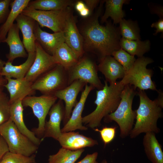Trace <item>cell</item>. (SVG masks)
I'll return each instance as SVG.
<instances>
[{
	"label": "cell",
	"instance_id": "1",
	"mask_svg": "<svg viewBox=\"0 0 163 163\" xmlns=\"http://www.w3.org/2000/svg\"><path fill=\"white\" fill-rule=\"evenodd\" d=\"M104 1H101L94 13L80 21L77 27L83 41L85 52H91L100 58L111 56L112 53L121 48V39L119 27L114 25L110 21L106 25H100L98 18L101 15Z\"/></svg>",
	"mask_w": 163,
	"mask_h": 163
},
{
	"label": "cell",
	"instance_id": "2",
	"mask_svg": "<svg viewBox=\"0 0 163 163\" xmlns=\"http://www.w3.org/2000/svg\"><path fill=\"white\" fill-rule=\"evenodd\" d=\"M104 82L103 88L96 92L94 102L96 105L95 109L82 118V123L92 129L100 126L102 120L116 110L120 103L121 92L125 86L120 81L109 85L107 82L104 81Z\"/></svg>",
	"mask_w": 163,
	"mask_h": 163
},
{
	"label": "cell",
	"instance_id": "3",
	"mask_svg": "<svg viewBox=\"0 0 163 163\" xmlns=\"http://www.w3.org/2000/svg\"><path fill=\"white\" fill-rule=\"evenodd\" d=\"M138 90L139 104L138 108L135 110L136 122L129 135L131 139L136 138L142 133H159L160 129L157 123L158 120L162 116V108L156 99L152 100L144 91Z\"/></svg>",
	"mask_w": 163,
	"mask_h": 163
},
{
	"label": "cell",
	"instance_id": "4",
	"mask_svg": "<svg viewBox=\"0 0 163 163\" xmlns=\"http://www.w3.org/2000/svg\"><path fill=\"white\" fill-rule=\"evenodd\" d=\"M136 93V88L133 86L126 85L122 91L121 100L117 108L104 118L105 123L114 121L117 124L120 129V136L122 138L129 136L133 128L136 113L135 110H133L132 105Z\"/></svg>",
	"mask_w": 163,
	"mask_h": 163
},
{
	"label": "cell",
	"instance_id": "5",
	"mask_svg": "<svg viewBox=\"0 0 163 163\" xmlns=\"http://www.w3.org/2000/svg\"><path fill=\"white\" fill-rule=\"evenodd\" d=\"M0 134L11 152L29 157L38 150V146L21 133L10 119L0 126Z\"/></svg>",
	"mask_w": 163,
	"mask_h": 163
},
{
	"label": "cell",
	"instance_id": "6",
	"mask_svg": "<svg viewBox=\"0 0 163 163\" xmlns=\"http://www.w3.org/2000/svg\"><path fill=\"white\" fill-rule=\"evenodd\" d=\"M153 62L149 57L138 58L121 82L125 85L129 84L140 90L150 89L157 91L155 84L151 79L153 71L146 68L148 65Z\"/></svg>",
	"mask_w": 163,
	"mask_h": 163
},
{
	"label": "cell",
	"instance_id": "7",
	"mask_svg": "<svg viewBox=\"0 0 163 163\" xmlns=\"http://www.w3.org/2000/svg\"><path fill=\"white\" fill-rule=\"evenodd\" d=\"M68 86L67 71L59 64L36 79L33 83L32 88L43 94L54 95L57 91Z\"/></svg>",
	"mask_w": 163,
	"mask_h": 163
},
{
	"label": "cell",
	"instance_id": "8",
	"mask_svg": "<svg viewBox=\"0 0 163 163\" xmlns=\"http://www.w3.org/2000/svg\"><path fill=\"white\" fill-rule=\"evenodd\" d=\"M72 7L57 10L41 11L27 7L21 13L33 19L40 27H47L54 33L63 31L68 13Z\"/></svg>",
	"mask_w": 163,
	"mask_h": 163
},
{
	"label": "cell",
	"instance_id": "9",
	"mask_svg": "<svg viewBox=\"0 0 163 163\" xmlns=\"http://www.w3.org/2000/svg\"><path fill=\"white\" fill-rule=\"evenodd\" d=\"M98 71L95 62L89 57L83 56L67 71L68 86L74 81L79 80L89 83L98 90L102 89L104 85L98 76Z\"/></svg>",
	"mask_w": 163,
	"mask_h": 163
},
{
	"label": "cell",
	"instance_id": "10",
	"mask_svg": "<svg viewBox=\"0 0 163 163\" xmlns=\"http://www.w3.org/2000/svg\"><path fill=\"white\" fill-rule=\"evenodd\" d=\"M57 99L54 95L43 94L39 96H27L22 100L23 107H31L38 119V127L32 131L39 138L43 137L46 117Z\"/></svg>",
	"mask_w": 163,
	"mask_h": 163
},
{
	"label": "cell",
	"instance_id": "11",
	"mask_svg": "<svg viewBox=\"0 0 163 163\" xmlns=\"http://www.w3.org/2000/svg\"><path fill=\"white\" fill-rule=\"evenodd\" d=\"M35 44V59L24 77L33 83L57 64L52 56L46 53L36 41Z\"/></svg>",
	"mask_w": 163,
	"mask_h": 163
},
{
	"label": "cell",
	"instance_id": "12",
	"mask_svg": "<svg viewBox=\"0 0 163 163\" xmlns=\"http://www.w3.org/2000/svg\"><path fill=\"white\" fill-rule=\"evenodd\" d=\"M72 8L66 17L63 32L65 42L79 59L83 56L85 52L83 49L82 37L77 27Z\"/></svg>",
	"mask_w": 163,
	"mask_h": 163
},
{
	"label": "cell",
	"instance_id": "13",
	"mask_svg": "<svg viewBox=\"0 0 163 163\" xmlns=\"http://www.w3.org/2000/svg\"><path fill=\"white\" fill-rule=\"evenodd\" d=\"M87 84L79 80H75L64 88L56 92L54 94L57 98L63 101L65 104L64 123L65 124L70 118L72 109L77 103V96L84 86Z\"/></svg>",
	"mask_w": 163,
	"mask_h": 163
},
{
	"label": "cell",
	"instance_id": "14",
	"mask_svg": "<svg viewBox=\"0 0 163 163\" xmlns=\"http://www.w3.org/2000/svg\"><path fill=\"white\" fill-rule=\"evenodd\" d=\"M48 114L50 118L48 121H45L42 141L46 137H51L58 140L61 135L60 124L64 115L62 101L59 99L52 106Z\"/></svg>",
	"mask_w": 163,
	"mask_h": 163
},
{
	"label": "cell",
	"instance_id": "15",
	"mask_svg": "<svg viewBox=\"0 0 163 163\" xmlns=\"http://www.w3.org/2000/svg\"><path fill=\"white\" fill-rule=\"evenodd\" d=\"M95 88L87 84L82 91L79 101L77 103L72 111L70 118L61 129L62 133L67 132L79 129L86 130L87 127L83 126L82 116L85 102L90 92Z\"/></svg>",
	"mask_w": 163,
	"mask_h": 163
},
{
	"label": "cell",
	"instance_id": "16",
	"mask_svg": "<svg viewBox=\"0 0 163 163\" xmlns=\"http://www.w3.org/2000/svg\"><path fill=\"white\" fill-rule=\"evenodd\" d=\"M34 34L36 41L46 53L52 56L55 50L65 42L63 31L48 33L42 30L36 22Z\"/></svg>",
	"mask_w": 163,
	"mask_h": 163
},
{
	"label": "cell",
	"instance_id": "17",
	"mask_svg": "<svg viewBox=\"0 0 163 163\" xmlns=\"http://www.w3.org/2000/svg\"><path fill=\"white\" fill-rule=\"evenodd\" d=\"M6 78L7 82L5 88L9 93L10 104L19 100H22L25 97L33 96L35 94L36 91L32 88L33 83L25 78L20 79Z\"/></svg>",
	"mask_w": 163,
	"mask_h": 163
},
{
	"label": "cell",
	"instance_id": "18",
	"mask_svg": "<svg viewBox=\"0 0 163 163\" xmlns=\"http://www.w3.org/2000/svg\"><path fill=\"white\" fill-rule=\"evenodd\" d=\"M98 70L104 76L105 81L109 84L115 83L118 79H122L125 71L123 67L111 56H107L99 59Z\"/></svg>",
	"mask_w": 163,
	"mask_h": 163
},
{
	"label": "cell",
	"instance_id": "19",
	"mask_svg": "<svg viewBox=\"0 0 163 163\" xmlns=\"http://www.w3.org/2000/svg\"><path fill=\"white\" fill-rule=\"evenodd\" d=\"M57 141L62 147L73 151L98 144L96 140L72 131L62 133Z\"/></svg>",
	"mask_w": 163,
	"mask_h": 163
},
{
	"label": "cell",
	"instance_id": "20",
	"mask_svg": "<svg viewBox=\"0 0 163 163\" xmlns=\"http://www.w3.org/2000/svg\"><path fill=\"white\" fill-rule=\"evenodd\" d=\"M15 21L22 33V43L25 49L28 53L36 51V39L34 30L36 21L32 18L20 14Z\"/></svg>",
	"mask_w": 163,
	"mask_h": 163
},
{
	"label": "cell",
	"instance_id": "21",
	"mask_svg": "<svg viewBox=\"0 0 163 163\" xmlns=\"http://www.w3.org/2000/svg\"><path fill=\"white\" fill-rule=\"evenodd\" d=\"M19 29L16 24H14L9 29L7 36L3 43H6L9 46V51L6 54L7 61L12 62L16 58L27 57L25 48L21 40L19 34Z\"/></svg>",
	"mask_w": 163,
	"mask_h": 163
},
{
	"label": "cell",
	"instance_id": "22",
	"mask_svg": "<svg viewBox=\"0 0 163 163\" xmlns=\"http://www.w3.org/2000/svg\"><path fill=\"white\" fill-rule=\"evenodd\" d=\"M23 106L22 100H19L10 104V119L19 131L36 145L38 146L42 141L25 124L23 118Z\"/></svg>",
	"mask_w": 163,
	"mask_h": 163
},
{
	"label": "cell",
	"instance_id": "23",
	"mask_svg": "<svg viewBox=\"0 0 163 163\" xmlns=\"http://www.w3.org/2000/svg\"><path fill=\"white\" fill-rule=\"evenodd\" d=\"M35 56V52L28 53L26 60L18 66L13 65L12 63L7 61L1 69L2 75L6 78H24L33 63Z\"/></svg>",
	"mask_w": 163,
	"mask_h": 163
},
{
	"label": "cell",
	"instance_id": "24",
	"mask_svg": "<svg viewBox=\"0 0 163 163\" xmlns=\"http://www.w3.org/2000/svg\"><path fill=\"white\" fill-rule=\"evenodd\" d=\"M145 152L152 163H163V152L161 146L153 132L145 133L143 139Z\"/></svg>",
	"mask_w": 163,
	"mask_h": 163
},
{
	"label": "cell",
	"instance_id": "25",
	"mask_svg": "<svg viewBox=\"0 0 163 163\" xmlns=\"http://www.w3.org/2000/svg\"><path fill=\"white\" fill-rule=\"evenodd\" d=\"M30 0H12L10 6L11 9L5 22L0 26V44L6 37L8 32L18 16L28 5Z\"/></svg>",
	"mask_w": 163,
	"mask_h": 163
},
{
	"label": "cell",
	"instance_id": "26",
	"mask_svg": "<svg viewBox=\"0 0 163 163\" xmlns=\"http://www.w3.org/2000/svg\"><path fill=\"white\" fill-rule=\"evenodd\" d=\"M52 56L57 64L68 71L74 66L79 59L74 51L65 43L61 44L55 50Z\"/></svg>",
	"mask_w": 163,
	"mask_h": 163
},
{
	"label": "cell",
	"instance_id": "27",
	"mask_svg": "<svg viewBox=\"0 0 163 163\" xmlns=\"http://www.w3.org/2000/svg\"><path fill=\"white\" fill-rule=\"evenodd\" d=\"M105 9L104 15L101 18V22H106L108 18L110 17L113 21V24L119 23L125 16V14L122 10L124 4H128L129 2L126 0H106Z\"/></svg>",
	"mask_w": 163,
	"mask_h": 163
},
{
	"label": "cell",
	"instance_id": "28",
	"mask_svg": "<svg viewBox=\"0 0 163 163\" xmlns=\"http://www.w3.org/2000/svg\"><path fill=\"white\" fill-rule=\"evenodd\" d=\"M73 0H35L30 1L27 7L37 10H61L73 7L77 1Z\"/></svg>",
	"mask_w": 163,
	"mask_h": 163
},
{
	"label": "cell",
	"instance_id": "29",
	"mask_svg": "<svg viewBox=\"0 0 163 163\" xmlns=\"http://www.w3.org/2000/svg\"><path fill=\"white\" fill-rule=\"evenodd\" d=\"M121 48L131 55L138 58L143 56L149 51L150 48V42L149 40L144 41L139 40H129L121 38L120 40Z\"/></svg>",
	"mask_w": 163,
	"mask_h": 163
},
{
	"label": "cell",
	"instance_id": "30",
	"mask_svg": "<svg viewBox=\"0 0 163 163\" xmlns=\"http://www.w3.org/2000/svg\"><path fill=\"white\" fill-rule=\"evenodd\" d=\"M84 151L83 149L73 151L62 147L56 153L49 156L47 163H75Z\"/></svg>",
	"mask_w": 163,
	"mask_h": 163
},
{
	"label": "cell",
	"instance_id": "31",
	"mask_svg": "<svg viewBox=\"0 0 163 163\" xmlns=\"http://www.w3.org/2000/svg\"><path fill=\"white\" fill-rule=\"evenodd\" d=\"M119 24V28L122 38L129 40H140L139 29L135 22L123 18Z\"/></svg>",
	"mask_w": 163,
	"mask_h": 163
},
{
	"label": "cell",
	"instance_id": "32",
	"mask_svg": "<svg viewBox=\"0 0 163 163\" xmlns=\"http://www.w3.org/2000/svg\"><path fill=\"white\" fill-rule=\"evenodd\" d=\"M111 56L123 67L126 73L129 70L136 60L135 56L121 48L114 51Z\"/></svg>",
	"mask_w": 163,
	"mask_h": 163
},
{
	"label": "cell",
	"instance_id": "33",
	"mask_svg": "<svg viewBox=\"0 0 163 163\" xmlns=\"http://www.w3.org/2000/svg\"><path fill=\"white\" fill-rule=\"evenodd\" d=\"M35 155L29 157L11 152H7L0 160V163H34Z\"/></svg>",
	"mask_w": 163,
	"mask_h": 163
},
{
	"label": "cell",
	"instance_id": "34",
	"mask_svg": "<svg viewBox=\"0 0 163 163\" xmlns=\"http://www.w3.org/2000/svg\"><path fill=\"white\" fill-rule=\"evenodd\" d=\"M9 98L4 92L0 95V126L10 118Z\"/></svg>",
	"mask_w": 163,
	"mask_h": 163
},
{
	"label": "cell",
	"instance_id": "35",
	"mask_svg": "<svg viewBox=\"0 0 163 163\" xmlns=\"http://www.w3.org/2000/svg\"><path fill=\"white\" fill-rule=\"evenodd\" d=\"M117 127H104L101 129L97 128L94 129L96 132H99L101 137L105 146L111 142L114 139L116 133Z\"/></svg>",
	"mask_w": 163,
	"mask_h": 163
},
{
	"label": "cell",
	"instance_id": "36",
	"mask_svg": "<svg viewBox=\"0 0 163 163\" xmlns=\"http://www.w3.org/2000/svg\"><path fill=\"white\" fill-rule=\"evenodd\" d=\"M11 0H0V25L6 21L10 12L9 6Z\"/></svg>",
	"mask_w": 163,
	"mask_h": 163
},
{
	"label": "cell",
	"instance_id": "37",
	"mask_svg": "<svg viewBox=\"0 0 163 163\" xmlns=\"http://www.w3.org/2000/svg\"><path fill=\"white\" fill-rule=\"evenodd\" d=\"M98 155L97 152L92 154H88L82 160L76 163H98L97 161Z\"/></svg>",
	"mask_w": 163,
	"mask_h": 163
},
{
	"label": "cell",
	"instance_id": "38",
	"mask_svg": "<svg viewBox=\"0 0 163 163\" xmlns=\"http://www.w3.org/2000/svg\"><path fill=\"white\" fill-rule=\"evenodd\" d=\"M9 151L8 148L5 141L0 134V160Z\"/></svg>",
	"mask_w": 163,
	"mask_h": 163
},
{
	"label": "cell",
	"instance_id": "39",
	"mask_svg": "<svg viewBox=\"0 0 163 163\" xmlns=\"http://www.w3.org/2000/svg\"><path fill=\"white\" fill-rule=\"evenodd\" d=\"M99 0H84L83 1L86 7L89 9L91 15L93 13V11L100 2Z\"/></svg>",
	"mask_w": 163,
	"mask_h": 163
},
{
	"label": "cell",
	"instance_id": "40",
	"mask_svg": "<svg viewBox=\"0 0 163 163\" xmlns=\"http://www.w3.org/2000/svg\"><path fill=\"white\" fill-rule=\"evenodd\" d=\"M152 27H155L156 29L155 32L154 34L155 35L158 33H163V18H160L158 21L153 23L151 25Z\"/></svg>",
	"mask_w": 163,
	"mask_h": 163
},
{
	"label": "cell",
	"instance_id": "41",
	"mask_svg": "<svg viewBox=\"0 0 163 163\" xmlns=\"http://www.w3.org/2000/svg\"><path fill=\"white\" fill-rule=\"evenodd\" d=\"M7 82V79L2 75L0 69V95L3 92V90Z\"/></svg>",
	"mask_w": 163,
	"mask_h": 163
},
{
	"label": "cell",
	"instance_id": "42",
	"mask_svg": "<svg viewBox=\"0 0 163 163\" xmlns=\"http://www.w3.org/2000/svg\"><path fill=\"white\" fill-rule=\"evenodd\" d=\"M74 6L76 10L78 12L86 7L84 2L80 0L77 1Z\"/></svg>",
	"mask_w": 163,
	"mask_h": 163
},
{
	"label": "cell",
	"instance_id": "43",
	"mask_svg": "<svg viewBox=\"0 0 163 163\" xmlns=\"http://www.w3.org/2000/svg\"><path fill=\"white\" fill-rule=\"evenodd\" d=\"M79 13L80 15L84 18H86L91 15L90 11L86 7Z\"/></svg>",
	"mask_w": 163,
	"mask_h": 163
},
{
	"label": "cell",
	"instance_id": "44",
	"mask_svg": "<svg viewBox=\"0 0 163 163\" xmlns=\"http://www.w3.org/2000/svg\"><path fill=\"white\" fill-rule=\"evenodd\" d=\"M157 92L158 93V95L156 99L159 106L162 108L163 107V93L161 91H158Z\"/></svg>",
	"mask_w": 163,
	"mask_h": 163
},
{
	"label": "cell",
	"instance_id": "45",
	"mask_svg": "<svg viewBox=\"0 0 163 163\" xmlns=\"http://www.w3.org/2000/svg\"><path fill=\"white\" fill-rule=\"evenodd\" d=\"M5 62L2 59H0V69L1 70L2 68L4 66Z\"/></svg>",
	"mask_w": 163,
	"mask_h": 163
},
{
	"label": "cell",
	"instance_id": "46",
	"mask_svg": "<svg viewBox=\"0 0 163 163\" xmlns=\"http://www.w3.org/2000/svg\"><path fill=\"white\" fill-rule=\"evenodd\" d=\"M101 163H107V160L106 159L103 160Z\"/></svg>",
	"mask_w": 163,
	"mask_h": 163
},
{
	"label": "cell",
	"instance_id": "47",
	"mask_svg": "<svg viewBox=\"0 0 163 163\" xmlns=\"http://www.w3.org/2000/svg\"><path fill=\"white\" fill-rule=\"evenodd\" d=\"M34 163H36V162H35Z\"/></svg>",
	"mask_w": 163,
	"mask_h": 163
}]
</instances>
